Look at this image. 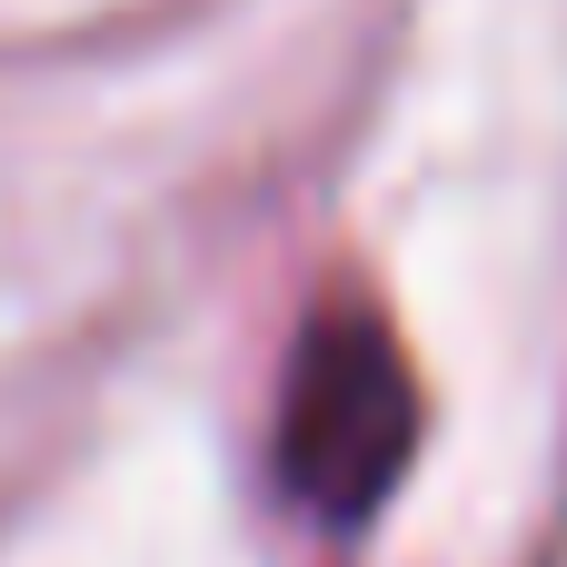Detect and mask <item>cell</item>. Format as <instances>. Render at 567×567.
<instances>
[{"mask_svg":"<svg viewBox=\"0 0 567 567\" xmlns=\"http://www.w3.org/2000/svg\"><path fill=\"white\" fill-rule=\"evenodd\" d=\"M409 439H419V389L399 369V339L359 309L319 319L299 339V369H289V409H279V478L309 518L329 528H359L399 468H409Z\"/></svg>","mask_w":567,"mask_h":567,"instance_id":"1","label":"cell"}]
</instances>
